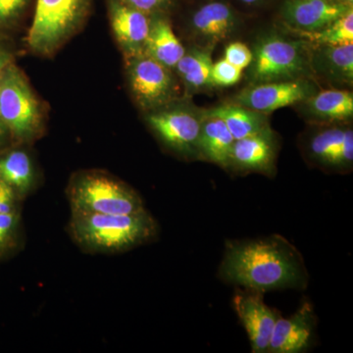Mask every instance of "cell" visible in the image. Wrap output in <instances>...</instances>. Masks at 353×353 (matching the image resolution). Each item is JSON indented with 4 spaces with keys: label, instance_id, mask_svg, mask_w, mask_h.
Instances as JSON below:
<instances>
[{
    "label": "cell",
    "instance_id": "1",
    "mask_svg": "<svg viewBox=\"0 0 353 353\" xmlns=\"http://www.w3.org/2000/svg\"><path fill=\"white\" fill-rule=\"evenodd\" d=\"M218 277L227 284L262 294L304 290L309 281L303 255L280 234L228 241Z\"/></svg>",
    "mask_w": 353,
    "mask_h": 353
},
{
    "label": "cell",
    "instance_id": "2",
    "mask_svg": "<svg viewBox=\"0 0 353 353\" xmlns=\"http://www.w3.org/2000/svg\"><path fill=\"white\" fill-rule=\"evenodd\" d=\"M70 233L85 252H127L152 240L157 223L148 211L128 215L72 212Z\"/></svg>",
    "mask_w": 353,
    "mask_h": 353
},
{
    "label": "cell",
    "instance_id": "3",
    "mask_svg": "<svg viewBox=\"0 0 353 353\" xmlns=\"http://www.w3.org/2000/svg\"><path fill=\"white\" fill-rule=\"evenodd\" d=\"M92 0H37L26 43L39 57H52L81 32Z\"/></svg>",
    "mask_w": 353,
    "mask_h": 353
},
{
    "label": "cell",
    "instance_id": "4",
    "mask_svg": "<svg viewBox=\"0 0 353 353\" xmlns=\"http://www.w3.org/2000/svg\"><path fill=\"white\" fill-rule=\"evenodd\" d=\"M46 104L13 62L0 75V117L16 141L30 143L46 129Z\"/></svg>",
    "mask_w": 353,
    "mask_h": 353
},
{
    "label": "cell",
    "instance_id": "5",
    "mask_svg": "<svg viewBox=\"0 0 353 353\" xmlns=\"http://www.w3.org/2000/svg\"><path fill=\"white\" fill-rule=\"evenodd\" d=\"M67 196L72 212L128 215L145 210L136 190L102 171L75 174L70 181Z\"/></svg>",
    "mask_w": 353,
    "mask_h": 353
},
{
    "label": "cell",
    "instance_id": "6",
    "mask_svg": "<svg viewBox=\"0 0 353 353\" xmlns=\"http://www.w3.org/2000/svg\"><path fill=\"white\" fill-rule=\"evenodd\" d=\"M145 120L158 141L169 152L183 159H199L202 114L199 115L175 99L162 108L146 112Z\"/></svg>",
    "mask_w": 353,
    "mask_h": 353
},
{
    "label": "cell",
    "instance_id": "7",
    "mask_svg": "<svg viewBox=\"0 0 353 353\" xmlns=\"http://www.w3.org/2000/svg\"><path fill=\"white\" fill-rule=\"evenodd\" d=\"M250 80L253 85L297 80L306 69L303 44L280 36L260 39L252 52Z\"/></svg>",
    "mask_w": 353,
    "mask_h": 353
},
{
    "label": "cell",
    "instance_id": "8",
    "mask_svg": "<svg viewBox=\"0 0 353 353\" xmlns=\"http://www.w3.org/2000/svg\"><path fill=\"white\" fill-rule=\"evenodd\" d=\"M130 94L143 112H150L176 99L178 83L173 70L148 55L124 60Z\"/></svg>",
    "mask_w": 353,
    "mask_h": 353
},
{
    "label": "cell",
    "instance_id": "9",
    "mask_svg": "<svg viewBox=\"0 0 353 353\" xmlns=\"http://www.w3.org/2000/svg\"><path fill=\"white\" fill-rule=\"evenodd\" d=\"M262 292L238 289L233 299L234 311L245 328L253 353L268 352L272 332L280 313L264 301Z\"/></svg>",
    "mask_w": 353,
    "mask_h": 353
},
{
    "label": "cell",
    "instance_id": "10",
    "mask_svg": "<svg viewBox=\"0 0 353 353\" xmlns=\"http://www.w3.org/2000/svg\"><path fill=\"white\" fill-rule=\"evenodd\" d=\"M109 23L124 60L145 53L150 16L122 0H106Z\"/></svg>",
    "mask_w": 353,
    "mask_h": 353
},
{
    "label": "cell",
    "instance_id": "11",
    "mask_svg": "<svg viewBox=\"0 0 353 353\" xmlns=\"http://www.w3.org/2000/svg\"><path fill=\"white\" fill-rule=\"evenodd\" d=\"M314 94V88L304 81H281L253 85L236 97V104L260 113H270L303 102Z\"/></svg>",
    "mask_w": 353,
    "mask_h": 353
},
{
    "label": "cell",
    "instance_id": "12",
    "mask_svg": "<svg viewBox=\"0 0 353 353\" xmlns=\"http://www.w3.org/2000/svg\"><path fill=\"white\" fill-rule=\"evenodd\" d=\"M317 317L310 301H304L299 309L284 318L279 316L272 332L269 353L307 352L315 343Z\"/></svg>",
    "mask_w": 353,
    "mask_h": 353
},
{
    "label": "cell",
    "instance_id": "13",
    "mask_svg": "<svg viewBox=\"0 0 353 353\" xmlns=\"http://www.w3.org/2000/svg\"><path fill=\"white\" fill-rule=\"evenodd\" d=\"M352 9L341 0H285L283 19L296 31L315 32L339 19Z\"/></svg>",
    "mask_w": 353,
    "mask_h": 353
},
{
    "label": "cell",
    "instance_id": "14",
    "mask_svg": "<svg viewBox=\"0 0 353 353\" xmlns=\"http://www.w3.org/2000/svg\"><path fill=\"white\" fill-rule=\"evenodd\" d=\"M277 152V139L271 129L236 139L232 148L229 168L271 176L275 169Z\"/></svg>",
    "mask_w": 353,
    "mask_h": 353
},
{
    "label": "cell",
    "instance_id": "15",
    "mask_svg": "<svg viewBox=\"0 0 353 353\" xmlns=\"http://www.w3.org/2000/svg\"><path fill=\"white\" fill-rule=\"evenodd\" d=\"M238 16L227 2H208L196 9L190 17L192 31L205 41L218 43L229 38L238 27Z\"/></svg>",
    "mask_w": 353,
    "mask_h": 353
},
{
    "label": "cell",
    "instance_id": "16",
    "mask_svg": "<svg viewBox=\"0 0 353 353\" xmlns=\"http://www.w3.org/2000/svg\"><path fill=\"white\" fill-rule=\"evenodd\" d=\"M185 50L172 28L168 15L155 14L150 16L145 54L174 71Z\"/></svg>",
    "mask_w": 353,
    "mask_h": 353
},
{
    "label": "cell",
    "instance_id": "17",
    "mask_svg": "<svg viewBox=\"0 0 353 353\" xmlns=\"http://www.w3.org/2000/svg\"><path fill=\"white\" fill-rule=\"evenodd\" d=\"M234 143V137L222 120L202 114L199 139V159L229 168Z\"/></svg>",
    "mask_w": 353,
    "mask_h": 353
},
{
    "label": "cell",
    "instance_id": "18",
    "mask_svg": "<svg viewBox=\"0 0 353 353\" xmlns=\"http://www.w3.org/2000/svg\"><path fill=\"white\" fill-rule=\"evenodd\" d=\"M202 114L222 120L234 137V141L270 129L268 121L263 113L243 108L238 104H224L218 108L209 109Z\"/></svg>",
    "mask_w": 353,
    "mask_h": 353
},
{
    "label": "cell",
    "instance_id": "19",
    "mask_svg": "<svg viewBox=\"0 0 353 353\" xmlns=\"http://www.w3.org/2000/svg\"><path fill=\"white\" fill-rule=\"evenodd\" d=\"M319 73L332 81L352 83L353 43L343 46H321L313 57Z\"/></svg>",
    "mask_w": 353,
    "mask_h": 353
},
{
    "label": "cell",
    "instance_id": "20",
    "mask_svg": "<svg viewBox=\"0 0 353 353\" xmlns=\"http://www.w3.org/2000/svg\"><path fill=\"white\" fill-rule=\"evenodd\" d=\"M303 102L308 112L319 119L343 121L352 117L353 97L347 90H325Z\"/></svg>",
    "mask_w": 353,
    "mask_h": 353
},
{
    "label": "cell",
    "instance_id": "21",
    "mask_svg": "<svg viewBox=\"0 0 353 353\" xmlns=\"http://www.w3.org/2000/svg\"><path fill=\"white\" fill-rule=\"evenodd\" d=\"M212 58L208 50L192 48L185 50L174 71L189 90H199L212 85Z\"/></svg>",
    "mask_w": 353,
    "mask_h": 353
},
{
    "label": "cell",
    "instance_id": "22",
    "mask_svg": "<svg viewBox=\"0 0 353 353\" xmlns=\"http://www.w3.org/2000/svg\"><path fill=\"white\" fill-rule=\"evenodd\" d=\"M34 163L25 150H12L0 157V180L14 190L26 194L34 185Z\"/></svg>",
    "mask_w": 353,
    "mask_h": 353
},
{
    "label": "cell",
    "instance_id": "23",
    "mask_svg": "<svg viewBox=\"0 0 353 353\" xmlns=\"http://www.w3.org/2000/svg\"><path fill=\"white\" fill-rule=\"evenodd\" d=\"M296 32H299L301 37L314 41L319 46H343V44L353 43L352 9L319 31Z\"/></svg>",
    "mask_w": 353,
    "mask_h": 353
},
{
    "label": "cell",
    "instance_id": "24",
    "mask_svg": "<svg viewBox=\"0 0 353 353\" xmlns=\"http://www.w3.org/2000/svg\"><path fill=\"white\" fill-rule=\"evenodd\" d=\"M347 129L328 128L311 136L306 145V152L311 161L326 168L327 162L334 150L341 145Z\"/></svg>",
    "mask_w": 353,
    "mask_h": 353
},
{
    "label": "cell",
    "instance_id": "25",
    "mask_svg": "<svg viewBox=\"0 0 353 353\" xmlns=\"http://www.w3.org/2000/svg\"><path fill=\"white\" fill-rule=\"evenodd\" d=\"M353 162V132L347 129L341 145L334 150L327 162L326 168L343 171L352 168Z\"/></svg>",
    "mask_w": 353,
    "mask_h": 353
},
{
    "label": "cell",
    "instance_id": "26",
    "mask_svg": "<svg viewBox=\"0 0 353 353\" xmlns=\"http://www.w3.org/2000/svg\"><path fill=\"white\" fill-rule=\"evenodd\" d=\"M241 75H243V70L234 66L224 58L213 63L211 83L212 85H220V87H230L240 82Z\"/></svg>",
    "mask_w": 353,
    "mask_h": 353
},
{
    "label": "cell",
    "instance_id": "27",
    "mask_svg": "<svg viewBox=\"0 0 353 353\" xmlns=\"http://www.w3.org/2000/svg\"><path fill=\"white\" fill-rule=\"evenodd\" d=\"M31 0H0V29H6L21 19Z\"/></svg>",
    "mask_w": 353,
    "mask_h": 353
},
{
    "label": "cell",
    "instance_id": "28",
    "mask_svg": "<svg viewBox=\"0 0 353 353\" xmlns=\"http://www.w3.org/2000/svg\"><path fill=\"white\" fill-rule=\"evenodd\" d=\"M122 1L150 16L155 14L169 15L175 6V0H122Z\"/></svg>",
    "mask_w": 353,
    "mask_h": 353
},
{
    "label": "cell",
    "instance_id": "29",
    "mask_svg": "<svg viewBox=\"0 0 353 353\" xmlns=\"http://www.w3.org/2000/svg\"><path fill=\"white\" fill-rule=\"evenodd\" d=\"M252 52L245 43H234L229 44L225 50V59L239 69H245L252 61Z\"/></svg>",
    "mask_w": 353,
    "mask_h": 353
},
{
    "label": "cell",
    "instance_id": "30",
    "mask_svg": "<svg viewBox=\"0 0 353 353\" xmlns=\"http://www.w3.org/2000/svg\"><path fill=\"white\" fill-rule=\"evenodd\" d=\"M15 190L3 181L0 180V213H8L13 211Z\"/></svg>",
    "mask_w": 353,
    "mask_h": 353
},
{
    "label": "cell",
    "instance_id": "31",
    "mask_svg": "<svg viewBox=\"0 0 353 353\" xmlns=\"http://www.w3.org/2000/svg\"><path fill=\"white\" fill-rule=\"evenodd\" d=\"M15 213H0V241L3 243L15 224Z\"/></svg>",
    "mask_w": 353,
    "mask_h": 353
},
{
    "label": "cell",
    "instance_id": "32",
    "mask_svg": "<svg viewBox=\"0 0 353 353\" xmlns=\"http://www.w3.org/2000/svg\"><path fill=\"white\" fill-rule=\"evenodd\" d=\"M13 57L10 52L0 48V75H1L3 70L8 66L9 64L12 63Z\"/></svg>",
    "mask_w": 353,
    "mask_h": 353
},
{
    "label": "cell",
    "instance_id": "33",
    "mask_svg": "<svg viewBox=\"0 0 353 353\" xmlns=\"http://www.w3.org/2000/svg\"><path fill=\"white\" fill-rule=\"evenodd\" d=\"M239 1H241V3L245 4V6H256L264 3L266 0H239Z\"/></svg>",
    "mask_w": 353,
    "mask_h": 353
},
{
    "label": "cell",
    "instance_id": "34",
    "mask_svg": "<svg viewBox=\"0 0 353 353\" xmlns=\"http://www.w3.org/2000/svg\"><path fill=\"white\" fill-rule=\"evenodd\" d=\"M7 129L6 125H4L3 121H2L1 117H0V141L6 136Z\"/></svg>",
    "mask_w": 353,
    "mask_h": 353
},
{
    "label": "cell",
    "instance_id": "35",
    "mask_svg": "<svg viewBox=\"0 0 353 353\" xmlns=\"http://www.w3.org/2000/svg\"><path fill=\"white\" fill-rule=\"evenodd\" d=\"M341 1L345 2V3L352 4L353 0H341Z\"/></svg>",
    "mask_w": 353,
    "mask_h": 353
}]
</instances>
